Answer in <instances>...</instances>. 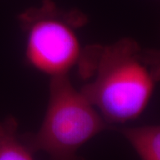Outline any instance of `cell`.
<instances>
[{"mask_svg":"<svg viewBox=\"0 0 160 160\" xmlns=\"http://www.w3.org/2000/svg\"><path fill=\"white\" fill-rule=\"evenodd\" d=\"M77 67L84 80L79 90L109 126L139 118L158 83L132 38L84 47Z\"/></svg>","mask_w":160,"mask_h":160,"instance_id":"6da1fadb","label":"cell"},{"mask_svg":"<svg viewBox=\"0 0 160 160\" xmlns=\"http://www.w3.org/2000/svg\"><path fill=\"white\" fill-rule=\"evenodd\" d=\"M108 128L69 76H64L50 80L48 104L39 129L22 139L32 153L44 151L50 160H84L78 156L79 149Z\"/></svg>","mask_w":160,"mask_h":160,"instance_id":"7a4b0ae2","label":"cell"},{"mask_svg":"<svg viewBox=\"0 0 160 160\" xmlns=\"http://www.w3.org/2000/svg\"><path fill=\"white\" fill-rule=\"evenodd\" d=\"M25 36V58L30 67L51 78L69 76L79 62L84 47L77 30L86 22L78 12L60 9L44 0L19 16Z\"/></svg>","mask_w":160,"mask_h":160,"instance_id":"3957f363","label":"cell"},{"mask_svg":"<svg viewBox=\"0 0 160 160\" xmlns=\"http://www.w3.org/2000/svg\"><path fill=\"white\" fill-rule=\"evenodd\" d=\"M118 131L141 160H160V124L121 127Z\"/></svg>","mask_w":160,"mask_h":160,"instance_id":"277c9868","label":"cell"},{"mask_svg":"<svg viewBox=\"0 0 160 160\" xmlns=\"http://www.w3.org/2000/svg\"><path fill=\"white\" fill-rule=\"evenodd\" d=\"M0 160H34L33 153L18 134V122L13 117L0 121Z\"/></svg>","mask_w":160,"mask_h":160,"instance_id":"5b68a950","label":"cell"},{"mask_svg":"<svg viewBox=\"0 0 160 160\" xmlns=\"http://www.w3.org/2000/svg\"><path fill=\"white\" fill-rule=\"evenodd\" d=\"M144 57L154 73L157 81L160 83V48L143 49Z\"/></svg>","mask_w":160,"mask_h":160,"instance_id":"8992f818","label":"cell"}]
</instances>
